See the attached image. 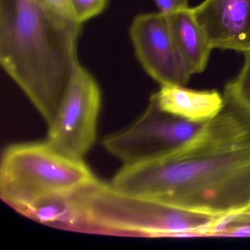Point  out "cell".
I'll list each match as a JSON object with an SVG mask.
<instances>
[{
	"instance_id": "1",
	"label": "cell",
	"mask_w": 250,
	"mask_h": 250,
	"mask_svg": "<svg viewBox=\"0 0 250 250\" xmlns=\"http://www.w3.org/2000/svg\"><path fill=\"white\" fill-rule=\"evenodd\" d=\"M110 185L124 194L214 217L245 211L250 208V112L225 102L178 150L124 165Z\"/></svg>"
},
{
	"instance_id": "2",
	"label": "cell",
	"mask_w": 250,
	"mask_h": 250,
	"mask_svg": "<svg viewBox=\"0 0 250 250\" xmlns=\"http://www.w3.org/2000/svg\"><path fill=\"white\" fill-rule=\"evenodd\" d=\"M80 34L43 0H0V63L47 125L81 66Z\"/></svg>"
},
{
	"instance_id": "3",
	"label": "cell",
	"mask_w": 250,
	"mask_h": 250,
	"mask_svg": "<svg viewBox=\"0 0 250 250\" xmlns=\"http://www.w3.org/2000/svg\"><path fill=\"white\" fill-rule=\"evenodd\" d=\"M77 194L95 234L146 238L206 236L219 218L124 194L99 179Z\"/></svg>"
},
{
	"instance_id": "4",
	"label": "cell",
	"mask_w": 250,
	"mask_h": 250,
	"mask_svg": "<svg viewBox=\"0 0 250 250\" xmlns=\"http://www.w3.org/2000/svg\"><path fill=\"white\" fill-rule=\"evenodd\" d=\"M83 159L58 151L47 141L8 146L0 167V197L21 213L46 197L71 194L97 181Z\"/></svg>"
},
{
	"instance_id": "5",
	"label": "cell",
	"mask_w": 250,
	"mask_h": 250,
	"mask_svg": "<svg viewBox=\"0 0 250 250\" xmlns=\"http://www.w3.org/2000/svg\"><path fill=\"white\" fill-rule=\"evenodd\" d=\"M203 124L167 113L150 97L142 115L128 126L106 136L103 146L124 165L154 160L178 150Z\"/></svg>"
},
{
	"instance_id": "6",
	"label": "cell",
	"mask_w": 250,
	"mask_h": 250,
	"mask_svg": "<svg viewBox=\"0 0 250 250\" xmlns=\"http://www.w3.org/2000/svg\"><path fill=\"white\" fill-rule=\"evenodd\" d=\"M102 94L94 77L80 66L48 124L46 141L70 157L83 159L94 144Z\"/></svg>"
},
{
	"instance_id": "7",
	"label": "cell",
	"mask_w": 250,
	"mask_h": 250,
	"mask_svg": "<svg viewBox=\"0 0 250 250\" xmlns=\"http://www.w3.org/2000/svg\"><path fill=\"white\" fill-rule=\"evenodd\" d=\"M142 67L160 85L185 86L191 74L177 47L167 17L161 13L137 16L129 30Z\"/></svg>"
},
{
	"instance_id": "8",
	"label": "cell",
	"mask_w": 250,
	"mask_h": 250,
	"mask_svg": "<svg viewBox=\"0 0 250 250\" xmlns=\"http://www.w3.org/2000/svg\"><path fill=\"white\" fill-rule=\"evenodd\" d=\"M193 14L213 49L250 51V0H204Z\"/></svg>"
},
{
	"instance_id": "9",
	"label": "cell",
	"mask_w": 250,
	"mask_h": 250,
	"mask_svg": "<svg viewBox=\"0 0 250 250\" xmlns=\"http://www.w3.org/2000/svg\"><path fill=\"white\" fill-rule=\"evenodd\" d=\"M161 110L194 123H205L223 109L225 98L216 90H194L178 84L161 85L152 95Z\"/></svg>"
},
{
	"instance_id": "10",
	"label": "cell",
	"mask_w": 250,
	"mask_h": 250,
	"mask_svg": "<svg viewBox=\"0 0 250 250\" xmlns=\"http://www.w3.org/2000/svg\"><path fill=\"white\" fill-rule=\"evenodd\" d=\"M78 191L46 197L21 214L52 228L95 234L94 228L79 200Z\"/></svg>"
},
{
	"instance_id": "11",
	"label": "cell",
	"mask_w": 250,
	"mask_h": 250,
	"mask_svg": "<svg viewBox=\"0 0 250 250\" xmlns=\"http://www.w3.org/2000/svg\"><path fill=\"white\" fill-rule=\"evenodd\" d=\"M167 18L177 47L188 71L191 75L203 72L208 63L212 48L192 9L181 10Z\"/></svg>"
},
{
	"instance_id": "12",
	"label": "cell",
	"mask_w": 250,
	"mask_h": 250,
	"mask_svg": "<svg viewBox=\"0 0 250 250\" xmlns=\"http://www.w3.org/2000/svg\"><path fill=\"white\" fill-rule=\"evenodd\" d=\"M244 54V62L238 75L226 84L225 102L250 112V51Z\"/></svg>"
},
{
	"instance_id": "13",
	"label": "cell",
	"mask_w": 250,
	"mask_h": 250,
	"mask_svg": "<svg viewBox=\"0 0 250 250\" xmlns=\"http://www.w3.org/2000/svg\"><path fill=\"white\" fill-rule=\"evenodd\" d=\"M77 22L83 23L102 14L108 0H68Z\"/></svg>"
},
{
	"instance_id": "14",
	"label": "cell",
	"mask_w": 250,
	"mask_h": 250,
	"mask_svg": "<svg viewBox=\"0 0 250 250\" xmlns=\"http://www.w3.org/2000/svg\"><path fill=\"white\" fill-rule=\"evenodd\" d=\"M49 11L65 25L75 29L81 30L82 24L77 22L70 8L68 0H43Z\"/></svg>"
},
{
	"instance_id": "15",
	"label": "cell",
	"mask_w": 250,
	"mask_h": 250,
	"mask_svg": "<svg viewBox=\"0 0 250 250\" xmlns=\"http://www.w3.org/2000/svg\"><path fill=\"white\" fill-rule=\"evenodd\" d=\"M157 5L159 12L164 15L168 16L189 8L188 5V0H153Z\"/></svg>"
},
{
	"instance_id": "16",
	"label": "cell",
	"mask_w": 250,
	"mask_h": 250,
	"mask_svg": "<svg viewBox=\"0 0 250 250\" xmlns=\"http://www.w3.org/2000/svg\"><path fill=\"white\" fill-rule=\"evenodd\" d=\"M242 213H250V208H249L247 210H246L245 211L242 212Z\"/></svg>"
}]
</instances>
